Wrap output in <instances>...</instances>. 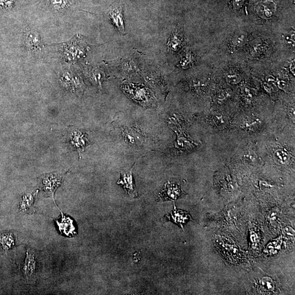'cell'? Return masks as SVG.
I'll return each instance as SVG.
<instances>
[{
  "label": "cell",
  "instance_id": "ac0fdd59",
  "mask_svg": "<svg viewBox=\"0 0 295 295\" xmlns=\"http://www.w3.org/2000/svg\"><path fill=\"white\" fill-rule=\"evenodd\" d=\"M14 244V239L10 234L3 235L2 237H0V246L3 249L11 248Z\"/></svg>",
  "mask_w": 295,
  "mask_h": 295
},
{
  "label": "cell",
  "instance_id": "ffe728a7",
  "mask_svg": "<svg viewBox=\"0 0 295 295\" xmlns=\"http://www.w3.org/2000/svg\"><path fill=\"white\" fill-rule=\"evenodd\" d=\"M15 0H0V9L2 10H10L14 6Z\"/></svg>",
  "mask_w": 295,
  "mask_h": 295
},
{
  "label": "cell",
  "instance_id": "603a6c76",
  "mask_svg": "<svg viewBox=\"0 0 295 295\" xmlns=\"http://www.w3.org/2000/svg\"><path fill=\"white\" fill-rule=\"evenodd\" d=\"M52 3L54 7L60 9L65 7L66 1V0H52Z\"/></svg>",
  "mask_w": 295,
  "mask_h": 295
},
{
  "label": "cell",
  "instance_id": "8fae6325",
  "mask_svg": "<svg viewBox=\"0 0 295 295\" xmlns=\"http://www.w3.org/2000/svg\"><path fill=\"white\" fill-rule=\"evenodd\" d=\"M36 269V262L34 256L28 252L23 267L24 274L29 278L34 274Z\"/></svg>",
  "mask_w": 295,
  "mask_h": 295
},
{
  "label": "cell",
  "instance_id": "9c48e42d",
  "mask_svg": "<svg viewBox=\"0 0 295 295\" xmlns=\"http://www.w3.org/2000/svg\"><path fill=\"white\" fill-rule=\"evenodd\" d=\"M71 143L77 149L81 151L89 144L86 136L79 131H75L70 136Z\"/></svg>",
  "mask_w": 295,
  "mask_h": 295
},
{
  "label": "cell",
  "instance_id": "ba28073f",
  "mask_svg": "<svg viewBox=\"0 0 295 295\" xmlns=\"http://www.w3.org/2000/svg\"><path fill=\"white\" fill-rule=\"evenodd\" d=\"M62 180V177L60 175L53 174L45 176L42 181L45 192L53 195Z\"/></svg>",
  "mask_w": 295,
  "mask_h": 295
},
{
  "label": "cell",
  "instance_id": "7402d4cb",
  "mask_svg": "<svg viewBox=\"0 0 295 295\" xmlns=\"http://www.w3.org/2000/svg\"><path fill=\"white\" fill-rule=\"evenodd\" d=\"M245 158L252 162H257L258 161V156L254 150H249L248 153L245 156Z\"/></svg>",
  "mask_w": 295,
  "mask_h": 295
},
{
  "label": "cell",
  "instance_id": "7c38bea8",
  "mask_svg": "<svg viewBox=\"0 0 295 295\" xmlns=\"http://www.w3.org/2000/svg\"><path fill=\"white\" fill-rule=\"evenodd\" d=\"M25 39L26 44L30 48H38L41 45V41H40L39 35L33 31H30L26 34Z\"/></svg>",
  "mask_w": 295,
  "mask_h": 295
},
{
  "label": "cell",
  "instance_id": "44dd1931",
  "mask_svg": "<svg viewBox=\"0 0 295 295\" xmlns=\"http://www.w3.org/2000/svg\"><path fill=\"white\" fill-rule=\"evenodd\" d=\"M90 79L94 81L95 83L98 85H101V81L103 79V75L99 72L97 71H93L91 72L90 73Z\"/></svg>",
  "mask_w": 295,
  "mask_h": 295
},
{
  "label": "cell",
  "instance_id": "2e32d148",
  "mask_svg": "<svg viewBox=\"0 0 295 295\" xmlns=\"http://www.w3.org/2000/svg\"><path fill=\"white\" fill-rule=\"evenodd\" d=\"M260 289L263 292L271 293L275 288V285L273 280L269 277H264L260 281Z\"/></svg>",
  "mask_w": 295,
  "mask_h": 295
},
{
  "label": "cell",
  "instance_id": "cb8c5ba5",
  "mask_svg": "<svg viewBox=\"0 0 295 295\" xmlns=\"http://www.w3.org/2000/svg\"><path fill=\"white\" fill-rule=\"evenodd\" d=\"M123 63V68L125 71H132L134 70L135 68V65L133 64L134 63L130 60H125Z\"/></svg>",
  "mask_w": 295,
  "mask_h": 295
},
{
  "label": "cell",
  "instance_id": "30bf717a",
  "mask_svg": "<svg viewBox=\"0 0 295 295\" xmlns=\"http://www.w3.org/2000/svg\"><path fill=\"white\" fill-rule=\"evenodd\" d=\"M125 141L133 146H137L142 142V135L135 129H126L124 131Z\"/></svg>",
  "mask_w": 295,
  "mask_h": 295
},
{
  "label": "cell",
  "instance_id": "4fadbf2b",
  "mask_svg": "<svg viewBox=\"0 0 295 295\" xmlns=\"http://www.w3.org/2000/svg\"><path fill=\"white\" fill-rule=\"evenodd\" d=\"M197 62V56L192 52H188L181 58L179 66L183 69H188L192 67Z\"/></svg>",
  "mask_w": 295,
  "mask_h": 295
},
{
  "label": "cell",
  "instance_id": "d4e9b609",
  "mask_svg": "<svg viewBox=\"0 0 295 295\" xmlns=\"http://www.w3.org/2000/svg\"><path fill=\"white\" fill-rule=\"evenodd\" d=\"M224 94H223V93H221V94H220V95H223V98H224V99H225L224 98H226L227 97L226 96V95H225ZM219 98L220 99H219V100H221V101H222V97H219V96H218V97H217V98Z\"/></svg>",
  "mask_w": 295,
  "mask_h": 295
},
{
  "label": "cell",
  "instance_id": "d6986e66",
  "mask_svg": "<svg viewBox=\"0 0 295 295\" xmlns=\"http://www.w3.org/2000/svg\"><path fill=\"white\" fill-rule=\"evenodd\" d=\"M261 125V122L258 119L247 120L244 122V126L248 130H257Z\"/></svg>",
  "mask_w": 295,
  "mask_h": 295
},
{
  "label": "cell",
  "instance_id": "5bb4252c",
  "mask_svg": "<svg viewBox=\"0 0 295 295\" xmlns=\"http://www.w3.org/2000/svg\"><path fill=\"white\" fill-rule=\"evenodd\" d=\"M274 158L279 164L286 165L290 160V155L285 149L280 148L275 152Z\"/></svg>",
  "mask_w": 295,
  "mask_h": 295
},
{
  "label": "cell",
  "instance_id": "5b68a950",
  "mask_svg": "<svg viewBox=\"0 0 295 295\" xmlns=\"http://www.w3.org/2000/svg\"><path fill=\"white\" fill-rule=\"evenodd\" d=\"M248 39V35L246 33L238 32L229 39L228 47L231 52L240 51L247 45Z\"/></svg>",
  "mask_w": 295,
  "mask_h": 295
},
{
  "label": "cell",
  "instance_id": "6da1fadb",
  "mask_svg": "<svg viewBox=\"0 0 295 295\" xmlns=\"http://www.w3.org/2000/svg\"><path fill=\"white\" fill-rule=\"evenodd\" d=\"M124 92L134 101L144 107L152 106L154 99L152 94L143 85L125 84L122 85Z\"/></svg>",
  "mask_w": 295,
  "mask_h": 295
},
{
  "label": "cell",
  "instance_id": "277c9868",
  "mask_svg": "<svg viewBox=\"0 0 295 295\" xmlns=\"http://www.w3.org/2000/svg\"><path fill=\"white\" fill-rule=\"evenodd\" d=\"M112 24L120 35H124L125 22L123 10L122 7L116 6L112 7L108 13Z\"/></svg>",
  "mask_w": 295,
  "mask_h": 295
},
{
  "label": "cell",
  "instance_id": "52a82bcc",
  "mask_svg": "<svg viewBox=\"0 0 295 295\" xmlns=\"http://www.w3.org/2000/svg\"><path fill=\"white\" fill-rule=\"evenodd\" d=\"M184 44V39L183 34L180 30L176 29L172 33L168 41V50L172 53L178 52L182 48Z\"/></svg>",
  "mask_w": 295,
  "mask_h": 295
},
{
  "label": "cell",
  "instance_id": "3957f363",
  "mask_svg": "<svg viewBox=\"0 0 295 295\" xmlns=\"http://www.w3.org/2000/svg\"><path fill=\"white\" fill-rule=\"evenodd\" d=\"M132 169L128 171L121 172L120 179L118 180L117 184L121 185L130 196L134 198L138 197V194L136 189L135 182L134 179Z\"/></svg>",
  "mask_w": 295,
  "mask_h": 295
},
{
  "label": "cell",
  "instance_id": "7a4b0ae2",
  "mask_svg": "<svg viewBox=\"0 0 295 295\" xmlns=\"http://www.w3.org/2000/svg\"><path fill=\"white\" fill-rule=\"evenodd\" d=\"M183 192L178 184L167 182L158 195L157 201H175L179 198Z\"/></svg>",
  "mask_w": 295,
  "mask_h": 295
},
{
  "label": "cell",
  "instance_id": "9a60e30c",
  "mask_svg": "<svg viewBox=\"0 0 295 295\" xmlns=\"http://www.w3.org/2000/svg\"><path fill=\"white\" fill-rule=\"evenodd\" d=\"M178 139L176 144V146L179 149H191L195 146H197L196 144L192 141V140L188 139L187 138L184 137L181 134L178 135Z\"/></svg>",
  "mask_w": 295,
  "mask_h": 295
},
{
  "label": "cell",
  "instance_id": "e0dca14e",
  "mask_svg": "<svg viewBox=\"0 0 295 295\" xmlns=\"http://www.w3.org/2000/svg\"><path fill=\"white\" fill-rule=\"evenodd\" d=\"M35 199L34 194H26L22 197L20 203L21 211H28L29 209L33 206Z\"/></svg>",
  "mask_w": 295,
  "mask_h": 295
},
{
  "label": "cell",
  "instance_id": "8992f818",
  "mask_svg": "<svg viewBox=\"0 0 295 295\" xmlns=\"http://www.w3.org/2000/svg\"><path fill=\"white\" fill-rule=\"evenodd\" d=\"M165 219L174 222V223L179 225L183 229V226L189 220H192V217L187 212L177 210L174 207V210L170 214L165 216Z\"/></svg>",
  "mask_w": 295,
  "mask_h": 295
}]
</instances>
